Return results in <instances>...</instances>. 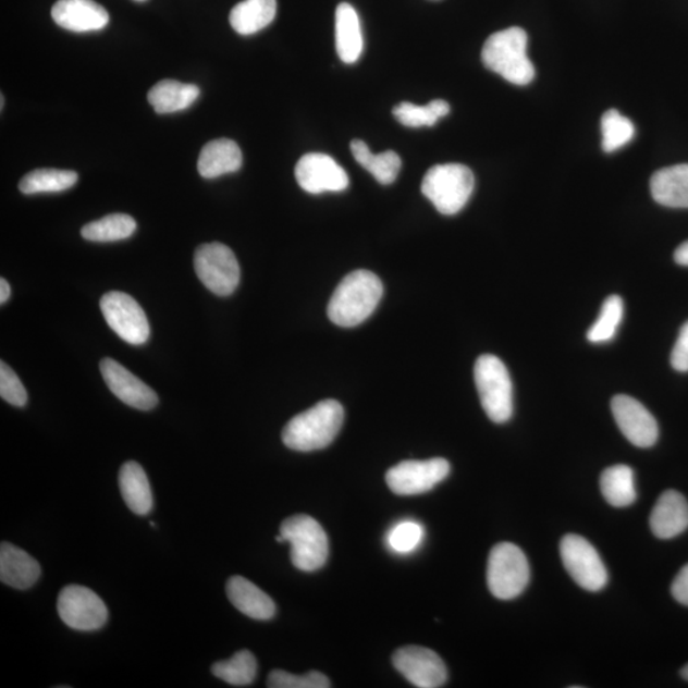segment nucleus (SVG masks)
<instances>
[{"label":"nucleus","mask_w":688,"mask_h":688,"mask_svg":"<svg viewBox=\"0 0 688 688\" xmlns=\"http://www.w3.org/2000/svg\"><path fill=\"white\" fill-rule=\"evenodd\" d=\"M383 293V283L376 273L364 269L351 272L335 288L328 305V317L339 327L360 325L376 311Z\"/></svg>","instance_id":"obj_1"},{"label":"nucleus","mask_w":688,"mask_h":688,"mask_svg":"<svg viewBox=\"0 0 688 688\" xmlns=\"http://www.w3.org/2000/svg\"><path fill=\"white\" fill-rule=\"evenodd\" d=\"M344 421V409L340 402H319L305 413L297 415L283 429L284 445L296 452L320 451L333 443Z\"/></svg>","instance_id":"obj_2"},{"label":"nucleus","mask_w":688,"mask_h":688,"mask_svg":"<svg viewBox=\"0 0 688 688\" xmlns=\"http://www.w3.org/2000/svg\"><path fill=\"white\" fill-rule=\"evenodd\" d=\"M528 36L525 29L511 27L486 40L482 62L486 69L516 86H527L535 78V66L527 54Z\"/></svg>","instance_id":"obj_3"},{"label":"nucleus","mask_w":688,"mask_h":688,"mask_svg":"<svg viewBox=\"0 0 688 688\" xmlns=\"http://www.w3.org/2000/svg\"><path fill=\"white\" fill-rule=\"evenodd\" d=\"M474 189V172L460 163L437 164L425 175L421 185L423 196L445 216L460 212Z\"/></svg>","instance_id":"obj_4"},{"label":"nucleus","mask_w":688,"mask_h":688,"mask_svg":"<svg viewBox=\"0 0 688 688\" xmlns=\"http://www.w3.org/2000/svg\"><path fill=\"white\" fill-rule=\"evenodd\" d=\"M277 542L291 544V561L298 570L311 573L323 567L329 556L325 530L308 515H295L281 525Z\"/></svg>","instance_id":"obj_5"},{"label":"nucleus","mask_w":688,"mask_h":688,"mask_svg":"<svg viewBox=\"0 0 688 688\" xmlns=\"http://www.w3.org/2000/svg\"><path fill=\"white\" fill-rule=\"evenodd\" d=\"M475 381L486 415L495 423L511 420L514 410L511 373L499 357L482 355L475 365Z\"/></svg>","instance_id":"obj_6"},{"label":"nucleus","mask_w":688,"mask_h":688,"mask_svg":"<svg viewBox=\"0 0 688 688\" xmlns=\"http://www.w3.org/2000/svg\"><path fill=\"white\" fill-rule=\"evenodd\" d=\"M530 578L528 558L518 545L504 542L492 549L488 564V586L493 597L511 601L525 592Z\"/></svg>","instance_id":"obj_7"},{"label":"nucleus","mask_w":688,"mask_h":688,"mask_svg":"<svg viewBox=\"0 0 688 688\" xmlns=\"http://www.w3.org/2000/svg\"><path fill=\"white\" fill-rule=\"evenodd\" d=\"M198 279L217 296L233 295L241 283V266L229 246L211 243L199 246L194 256Z\"/></svg>","instance_id":"obj_8"},{"label":"nucleus","mask_w":688,"mask_h":688,"mask_svg":"<svg viewBox=\"0 0 688 688\" xmlns=\"http://www.w3.org/2000/svg\"><path fill=\"white\" fill-rule=\"evenodd\" d=\"M566 572L588 592H600L609 582V573L594 545L578 535H567L560 544Z\"/></svg>","instance_id":"obj_9"},{"label":"nucleus","mask_w":688,"mask_h":688,"mask_svg":"<svg viewBox=\"0 0 688 688\" xmlns=\"http://www.w3.org/2000/svg\"><path fill=\"white\" fill-rule=\"evenodd\" d=\"M100 309L108 325L126 343L139 346L148 341L151 329L146 312L128 294L119 291L105 294Z\"/></svg>","instance_id":"obj_10"},{"label":"nucleus","mask_w":688,"mask_h":688,"mask_svg":"<svg viewBox=\"0 0 688 688\" xmlns=\"http://www.w3.org/2000/svg\"><path fill=\"white\" fill-rule=\"evenodd\" d=\"M451 474V465L444 458L405 460L388 470L386 483L395 495H421L443 482Z\"/></svg>","instance_id":"obj_11"},{"label":"nucleus","mask_w":688,"mask_h":688,"mask_svg":"<svg viewBox=\"0 0 688 688\" xmlns=\"http://www.w3.org/2000/svg\"><path fill=\"white\" fill-rule=\"evenodd\" d=\"M58 613L66 626L78 631L99 630L109 616L101 598L81 586H69L62 590L58 598Z\"/></svg>","instance_id":"obj_12"},{"label":"nucleus","mask_w":688,"mask_h":688,"mask_svg":"<svg viewBox=\"0 0 688 688\" xmlns=\"http://www.w3.org/2000/svg\"><path fill=\"white\" fill-rule=\"evenodd\" d=\"M393 665L416 687L438 688L444 686L447 679L445 663L428 648H401L393 655Z\"/></svg>","instance_id":"obj_13"},{"label":"nucleus","mask_w":688,"mask_h":688,"mask_svg":"<svg viewBox=\"0 0 688 688\" xmlns=\"http://www.w3.org/2000/svg\"><path fill=\"white\" fill-rule=\"evenodd\" d=\"M302 189L310 194L339 193L348 188L347 172L325 153H308L302 157L295 169Z\"/></svg>","instance_id":"obj_14"},{"label":"nucleus","mask_w":688,"mask_h":688,"mask_svg":"<svg viewBox=\"0 0 688 688\" xmlns=\"http://www.w3.org/2000/svg\"><path fill=\"white\" fill-rule=\"evenodd\" d=\"M612 414L625 438L638 447H650L656 443L660 429L655 418L632 396L616 395L611 403Z\"/></svg>","instance_id":"obj_15"},{"label":"nucleus","mask_w":688,"mask_h":688,"mask_svg":"<svg viewBox=\"0 0 688 688\" xmlns=\"http://www.w3.org/2000/svg\"><path fill=\"white\" fill-rule=\"evenodd\" d=\"M100 370L110 391L126 406L139 410H149L159 403V396H157L153 389L149 388L136 376H133L123 365L112 360V358H103L100 363Z\"/></svg>","instance_id":"obj_16"},{"label":"nucleus","mask_w":688,"mask_h":688,"mask_svg":"<svg viewBox=\"0 0 688 688\" xmlns=\"http://www.w3.org/2000/svg\"><path fill=\"white\" fill-rule=\"evenodd\" d=\"M56 24L73 33L99 32L109 24V13L94 0H59L51 10Z\"/></svg>","instance_id":"obj_17"},{"label":"nucleus","mask_w":688,"mask_h":688,"mask_svg":"<svg viewBox=\"0 0 688 688\" xmlns=\"http://www.w3.org/2000/svg\"><path fill=\"white\" fill-rule=\"evenodd\" d=\"M650 528L661 540L683 535L688 528L687 500L675 490L665 491L650 515Z\"/></svg>","instance_id":"obj_18"},{"label":"nucleus","mask_w":688,"mask_h":688,"mask_svg":"<svg viewBox=\"0 0 688 688\" xmlns=\"http://www.w3.org/2000/svg\"><path fill=\"white\" fill-rule=\"evenodd\" d=\"M39 563L24 550L3 542L0 545V580L12 588L25 590L39 580Z\"/></svg>","instance_id":"obj_19"},{"label":"nucleus","mask_w":688,"mask_h":688,"mask_svg":"<svg viewBox=\"0 0 688 688\" xmlns=\"http://www.w3.org/2000/svg\"><path fill=\"white\" fill-rule=\"evenodd\" d=\"M228 597L235 607L253 619L268 621L275 615V604L254 582L243 577H233L228 581Z\"/></svg>","instance_id":"obj_20"},{"label":"nucleus","mask_w":688,"mask_h":688,"mask_svg":"<svg viewBox=\"0 0 688 688\" xmlns=\"http://www.w3.org/2000/svg\"><path fill=\"white\" fill-rule=\"evenodd\" d=\"M242 164L243 153L236 142L220 138L201 148L198 171L206 179H214L241 170Z\"/></svg>","instance_id":"obj_21"},{"label":"nucleus","mask_w":688,"mask_h":688,"mask_svg":"<svg viewBox=\"0 0 688 688\" xmlns=\"http://www.w3.org/2000/svg\"><path fill=\"white\" fill-rule=\"evenodd\" d=\"M335 47L341 61L354 64L360 59L364 39L360 19L353 5L341 3L335 11Z\"/></svg>","instance_id":"obj_22"},{"label":"nucleus","mask_w":688,"mask_h":688,"mask_svg":"<svg viewBox=\"0 0 688 688\" xmlns=\"http://www.w3.org/2000/svg\"><path fill=\"white\" fill-rule=\"evenodd\" d=\"M656 204L669 208H688V163L656 171L650 181Z\"/></svg>","instance_id":"obj_23"},{"label":"nucleus","mask_w":688,"mask_h":688,"mask_svg":"<svg viewBox=\"0 0 688 688\" xmlns=\"http://www.w3.org/2000/svg\"><path fill=\"white\" fill-rule=\"evenodd\" d=\"M119 486L126 506L133 513L147 515L152 511L151 484L145 469L137 462H126L119 474Z\"/></svg>","instance_id":"obj_24"},{"label":"nucleus","mask_w":688,"mask_h":688,"mask_svg":"<svg viewBox=\"0 0 688 688\" xmlns=\"http://www.w3.org/2000/svg\"><path fill=\"white\" fill-rule=\"evenodd\" d=\"M200 89L196 85L164 79L159 82L148 93V101L157 114H171L192 107L199 97Z\"/></svg>","instance_id":"obj_25"},{"label":"nucleus","mask_w":688,"mask_h":688,"mask_svg":"<svg viewBox=\"0 0 688 688\" xmlns=\"http://www.w3.org/2000/svg\"><path fill=\"white\" fill-rule=\"evenodd\" d=\"M277 13V0H245L230 13V24L241 35H254L271 25Z\"/></svg>","instance_id":"obj_26"},{"label":"nucleus","mask_w":688,"mask_h":688,"mask_svg":"<svg viewBox=\"0 0 688 688\" xmlns=\"http://www.w3.org/2000/svg\"><path fill=\"white\" fill-rule=\"evenodd\" d=\"M351 152H353L355 160L365 170H368L380 184L391 185L398 177L402 169V160L398 153L393 151L372 153L369 146L360 139L351 142Z\"/></svg>","instance_id":"obj_27"},{"label":"nucleus","mask_w":688,"mask_h":688,"mask_svg":"<svg viewBox=\"0 0 688 688\" xmlns=\"http://www.w3.org/2000/svg\"><path fill=\"white\" fill-rule=\"evenodd\" d=\"M601 491L607 503L615 507H627L638 497L635 489L634 470L625 465H617L604 470L601 476Z\"/></svg>","instance_id":"obj_28"},{"label":"nucleus","mask_w":688,"mask_h":688,"mask_svg":"<svg viewBox=\"0 0 688 688\" xmlns=\"http://www.w3.org/2000/svg\"><path fill=\"white\" fill-rule=\"evenodd\" d=\"M137 230V222L133 217L123 213L109 214L103 219L86 224L82 229V237L88 242L111 243L125 241Z\"/></svg>","instance_id":"obj_29"},{"label":"nucleus","mask_w":688,"mask_h":688,"mask_svg":"<svg viewBox=\"0 0 688 688\" xmlns=\"http://www.w3.org/2000/svg\"><path fill=\"white\" fill-rule=\"evenodd\" d=\"M78 182L77 172L71 170L39 169L22 177L19 188L32 196L40 193H59L69 191Z\"/></svg>","instance_id":"obj_30"},{"label":"nucleus","mask_w":688,"mask_h":688,"mask_svg":"<svg viewBox=\"0 0 688 688\" xmlns=\"http://www.w3.org/2000/svg\"><path fill=\"white\" fill-rule=\"evenodd\" d=\"M451 112V107L444 100H433L425 107L413 102H402L393 109V115L402 125L408 128L432 126Z\"/></svg>","instance_id":"obj_31"},{"label":"nucleus","mask_w":688,"mask_h":688,"mask_svg":"<svg viewBox=\"0 0 688 688\" xmlns=\"http://www.w3.org/2000/svg\"><path fill=\"white\" fill-rule=\"evenodd\" d=\"M258 663L249 650L237 652L231 660L217 662L212 673L217 678L233 686H249L257 677Z\"/></svg>","instance_id":"obj_32"},{"label":"nucleus","mask_w":688,"mask_h":688,"mask_svg":"<svg viewBox=\"0 0 688 688\" xmlns=\"http://www.w3.org/2000/svg\"><path fill=\"white\" fill-rule=\"evenodd\" d=\"M624 318V302L618 295L605 298L600 317L590 327L587 339L594 344L607 343L615 339Z\"/></svg>","instance_id":"obj_33"},{"label":"nucleus","mask_w":688,"mask_h":688,"mask_svg":"<svg viewBox=\"0 0 688 688\" xmlns=\"http://www.w3.org/2000/svg\"><path fill=\"white\" fill-rule=\"evenodd\" d=\"M634 124L617 110L605 112L602 118L603 151L612 153L623 148L634 137Z\"/></svg>","instance_id":"obj_34"},{"label":"nucleus","mask_w":688,"mask_h":688,"mask_svg":"<svg viewBox=\"0 0 688 688\" xmlns=\"http://www.w3.org/2000/svg\"><path fill=\"white\" fill-rule=\"evenodd\" d=\"M269 688H329L331 680L323 673L312 671L306 675L297 676L284 671H273L268 676Z\"/></svg>","instance_id":"obj_35"},{"label":"nucleus","mask_w":688,"mask_h":688,"mask_svg":"<svg viewBox=\"0 0 688 688\" xmlns=\"http://www.w3.org/2000/svg\"><path fill=\"white\" fill-rule=\"evenodd\" d=\"M423 528L416 521H402L388 535V544L396 553L415 551L423 540Z\"/></svg>","instance_id":"obj_36"},{"label":"nucleus","mask_w":688,"mask_h":688,"mask_svg":"<svg viewBox=\"0 0 688 688\" xmlns=\"http://www.w3.org/2000/svg\"><path fill=\"white\" fill-rule=\"evenodd\" d=\"M0 396L14 407H24L27 403L26 388L4 361L0 363Z\"/></svg>","instance_id":"obj_37"},{"label":"nucleus","mask_w":688,"mask_h":688,"mask_svg":"<svg viewBox=\"0 0 688 688\" xmlns=\"http://www.w3.org/2000/svg\"><path fill=\"white\" fill-rule=\"evenodd\" d=\"M672 368L679 372L688 371V321L680 328L675 347L671 355Z\"/></svg>","instance_id":"obj_38"},{"label":"nucleus","mask_w":688,"mask_h":688,"mask_svg":"<svg viewBox=\"0 0 688 688\" xmlns=\"http://www.w3.org/2000/svg\"><path fill=\"white\" fill-rule=\"evenodd\" d=\"M672 594L680 604L688 607V564L680 568L672 585Z\"/></svg>","instance_id":"obj_39"},{"label":"nucleus","mask_w":688,"mask_h":688,"mask_svg":"<svg viewBox=\"0 0 688 688\" xmlns=\"http://www.w3.org/2000/svg\"><path fill=\"white\" fill-rule=\"evenodd\" d=\"M675 260L677 265L688 267V242L678 246L675 251Z\"/></svg>","instance_id":"obj_40"},{"label":"nucleus","mask_w":688,"mask_h":688,"mask_svg":"<svg viewBox=\"0 0 688 688\" xmlns=\"http://www.w3.org/2000/svg\"><path fill=\"white\" fill-rule=\"evenodd\" d=\"M11 296L10 283L4 279L0 280V303L5 304Z\"/></svg>","instance_id":"obj_41"},{"label":"nucleus","mask_w":688,"mask_h":688,"mask_svg":"<svg viewBox=\"0 0 688 688\" xmlns=\"http://www.w3.org/2000/svg\"><path fill=\"white\" fill-rule=\"evenodd\" d=\"M680 676H683L686 680H688V664L685 665L683 671H680Z\"/></svg>","instance_id":"obj_42"}]
</instances>
